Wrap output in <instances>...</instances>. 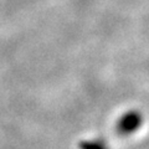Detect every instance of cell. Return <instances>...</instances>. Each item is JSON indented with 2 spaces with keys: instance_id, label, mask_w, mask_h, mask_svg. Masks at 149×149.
<instances>
[{
  "instance_id": "7a4b0ae2",
  "label": "cell",
  "mask_w": 149,
  "mask_h": 149,
  "mask_svg": "<svg viewBox=\"0 0 149 149\" xmlns=\"http://www.w3.org/2000/svg\"><path fill=\"white\" fill-rule=\"evenodd\" d=\"M80 149H109V148L102 141L88 139V141H82L80 143Z\"/></svg>"
},
{
  "instance_id": "6da1fadb",
  "label": "cell",
  "mask_w": 149,
  "mask_h": 149,
  "mask_svg": "<svg viewBox=\"0 0 149 149\" xmlns=\"http://www.w3.org/2000/svg\"><path fill=\"white\" fill-rule=\"evenodd\" d=\"M143 124V116L138 111H128L118 119L117 129L120 134L129 136L136 133Z\"/></svg>"
}]
</instances>
